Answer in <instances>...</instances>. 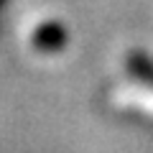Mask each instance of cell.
<instances>
[{
  "label": "cell",
  "instance_id": "6da1fadb",
  "mask_svg": "<svg viewBox=\"0 0 153 153\" xmlns=\"http://www.w3.org/2000/svg\"><path fill=\"white\" fill-rule=\"evenodd\" d=\"M128 71L130 74H135L140 82L151 84L153 87V61L148 59L146 54H140V51H133V54H128Z\"/></svg>",
  "mask_w": 153,
  "mask_h": 153
},
{
  "label": "cell",
  "instance_id": "7a4b0ae2",
  "mask_svg": "<svg viewBox=\"0 0 153 153\" xmlns=\"http://www.w3.org/2000/svg\"><path fill=\"white\" fill-rule=\"evenodd\" d=\"M38 46L41 49H61L64 46V31H61L59 26H46L44 31L36 36Z\"/></svg>",
  "mask_w": 153,
  "mask_h": 153
}]
</instances>
